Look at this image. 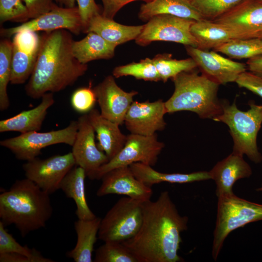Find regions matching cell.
I'll use <instances>...</instances> for the list:
<instances>
[{"instance_id": "obj_37", "label": "cell", "mask_w": 262, "mask_h": 262, "mask_svg": "<svg viewBox=\"0 0 262 262\" xmlns=\"http://www.w3.org/2000/svg\"><path fill=\"white\" fill-rule=\"evenodd\" d=\"M22 0H0V21L24 23L30 19L29 12Z\"/></svg>"}, {"instance_id": "obj_7", "label": "cell", "mask_w": 262, "mask_h": 262, "mask_svg": "<svg viewBox=\"0 0 262 262\" xmlns=\"http://www.w3.org/2000/svg\"><path fill=\"white\" fill-rule=\"evenodd\" d=\"M142 203L128 196L119 199L101 219L98 239L122 243L134 236L142 222Z\"/></svg>"}, {"instance_id": "obj_11", "label": "cell", "mask_w": 262, "mask_h": 262, "mask_svg": "<svg viewBox=\"0 0 262 262\" xmlns=\"http://www.w3.org/2000/svg\"><path fill=\"white\" fill-rule=\"evenodd\" d=\"M75 165L73 155L70 152L44 159L36 157L26 161L22 168L25 178L51 195L60 189L62 180Z\"/></svg>"}, {"instance_id": "obj_1", "label": "cell", "mask_w": 262, "mask_h": 262, "mask_svg": "<svg viewBox=\"0 0 262 262\" xmlns=\"http://www.w3.org/2000/svg\"><path fill=\"white\" fill-rule=\"evenodd\" d=\"M142 207L139 231L122 243L138 262H184L178 251L180 233L188 228V216L179 213L167 191L161 192L155 201L143 202Z\"/></svg>"}, {"instance_id": "obj_8", "label": "cell", "mask_w": 262, "mask_h": 262, "mask_svg": "<svg viewBox=\"0 0 262 262\" xmlns=\"http://www.w3.org/2000/svg\"><path fill=\"white\" fill-rule=\"evenodd\" d=\"M78 128L77 120L71 121L66 128L45 132L32 131L0 142L1 146L10 150L19 160L28 161L37 157L41 150L58 144L72 146Z\"/></svg>"}, {"instance_id": "obj_13", "label": "cell", "mask_w": 262, "mask_h": 262, "mask_svg": "<svg viewBox=\"0 0 262 262\" xmlns=\"http://www.w3.org/2000/svg\"><path fill=\"white\" fill-rule=\"evenodd\" d=\"M77 121L78 128L71 152L76 165L82 168L86 176L93 180L98 169L109 160L95 142V131L87 115L81 116Z\"/></svg>"}, {"instance_id": "obj_33", "label": "cell", "mask_w": 262, "mask_h": 262, "mask_svg": "<svg viewBox=\"0 0 262 262\" xmlns=\"http://www.w3.org/2000/svg\"><path fill=\"white\" fill-rule=\"evenodd\" d=\"M112 74L116 78L131 76L136 79L143 80L145 81H161L153 59L149 58L141 60L138 63L132 62L115 67Z\"/></svg>"}, {"instance_id": "obj_20", "label": "cell", "mask_w": 262, "mask_h": 262, "mask_svg": "<svg viewBox=\"0 0 262 262\" xmlns=\"http://www.w3.org/2000/svg\"><path fill=\"white\" fill-rule=\"evenodd\" d=\"M209 173L215 183V194L218 197L233 194L234 183L239 180L249 178L252 171L243 156L232 152L217 163Z\"/></svg>"}, {"instance_id": "obj_5", "label": "cell", "mask_w": 262, "mask_h": 262, "mask_svg": "<svg viewBox=\"0 0 262 262\" xmlns=\"http://www.w3.org/2000/svg\"><path fill=\"white\" fill-rule=\"evenodd\" d=\"M246 111L238 109L235 102L229 104L222 102V113L213 120L222 122L229 127L233 141L232 152L246 155L255 163L262 161L258 150L257 137L262 124V105L249 103Z\"/></svg>"}, {"instance_id": "obj_16", "label": "cell", "mask_w": 262, "mask_h": 262, "mask_svg": "<svg viewBox=\"0 0 262 262\" xmlns=\"http://www.w3.org/2000/svg\"><path fill=\"white\" fill-rule=\"evenodd\" d=\"M213 21L234 32L243 39L259 37L262 32V1L245 0Z\"/></svg>"}, {"instance_id": "obj_30", "label": "cell", "mask_w": 262, "mask_h": 262, "mask_svg": "<svg viewBox=\"0 0 262 262\" xmlns=\"http://www.w3.org/2000/svg\"><path fill=\"white\" fill-rule=\"evenodd\" d=\"M213 49L231 58L249 59L262 55V39L260 37L235 39Z\"/></svg>"}, {"instance_id": "obj_19", "label": "cell", "mask_w": 262, "mask_h": 262, "mask_svg": "<svg viewBox=\"0 0 262 262\" xmlns=\"http://www.w3.org/2000/svg\"><path fill=\"white\" fill-rule=\"evenodd\" d=\"M96 195L103 196L110 194L125 195L141 202L150 200L151 187L141 182L134 175L129 166L120 167L105 173Z\"/></svg>"}, {"instance_id": "obj_45", "label": "cell", "mask_w": 262, "mask_h": 262, "mask_svg": "<svg viewBox=\"0 0 262 262\" xmlns=\"http://www.w3.org/2000/svg\"><path fill=\"white\" fill-rule=\"evenodd\" d=\"M56 2L60 4L61 6L66 7H73L75 6L76 0H54Z\"/></svg>"}, {"instance_id": "obj_21", "label": "cell", "mask_w": 262, "mask_h": 262, "mask_svg": "<svg viewBox=\"0 0 262 262\" xmlns=\"http://www.w3.org/2000/svg\"><path fill=\"white\" fill-rule=\"evenodd\" d=\"M87 115L96 133L98 148L111 160L123 148L127 135L121 132L119 125L102 116L97 109L93 108Z\"/></svg>"}, {"instance_id": "obj_24", "label": "cell", "mask_w": 262, "mask_h": 262, "mask_svg": "<svg viewBox=\"0 0 262 262\" xmlns=\"http://www.w3.org/2000/svg\"><path fill=\"white\" fill-rule=\"evenodd\" d=\"M136 178L147 186L162 182L188 183L211 179L209 171H202L190 173H165L159 172L152 166L141 163L129 165Z\"/></svg>"}, {"instance_id": "obj_48", "label": "cell", "mask_w": 262, "mask_h": 262, "mask_svg": "<svg viewBox=\"0 0 262 262\" xmlns=\"http://www.w3.org/2000/svg\"><path fill=\"white\" fill-rule=\"evenodd\" d=\"M260 0L262 1V0Z\"/></svg>"}, {"instance_id": "obj_38", "label": "cell", "mask_w": 262, "mask_h": 262, "mask_svg": "<svg viewBox=\"0 0 262 262\" xmlns=\"http://www.w3.org/2000/svg\"><path fill=\"white\" fill-rule=\"evenodd\" d=\"M97 101V97L91 85L77 89L71 97V105L73 109L80 113H89Z\"/></svg>"}, {"instance_id": "obj_22", "label": "cell", "mask_w": 262, "mask_h": 262, "mask_svg": "<svg viewBox=\"0 0 262 262\" xmlns=\"http://www.w3.org/2000/svg\"><path fill=\"white\" fill-rule=\"evenodd\" d=\"M53 93H47L41 98V102L35 107L9 118L0 121V132L16 131L24 133L38 131L48 113V110L54 104Z\"/></svg>"}, {"instance_id": "obj_17", "label": "cell", "mask_w": 262, "mask_h": 262, "mask_svg": "<svg viewBox=\"0 0 262 262\" xmlns=\"http://www.w3.org/2000/svg\"><path fill=\"white\" fill-rule=\"evenodd\" d=\"M167 113L165 102L133 101L126 115L124 124L131 133L151 136L166 126L164 115Z\"/></svg>"}, {"instance_id": "obj_10", "label": "cell", "mask_w": 262, "mask_h": 262, "mask_svg": "<svg viewBox=\"0 0 262 262\" xmlns=\"http://www.w3.org/2000/svg\"><path fill=\"white\" fill-rule=\"evenodd\" d=\"M164 147V144L158 140L156 134L145 136L131 133L127 135L121 150L98 169L94 180H101L107 172L133 163H141L153 166Z\"/></svg>"}, {"instance_id": "obj_42", "label": "cell", "mask_w": 262, "mask_h": 262, "mask_svg": "<svg viewBox=\"0 0 262 262\" xmlns=\"http://www.w3.org/2000/svg\"><path fill=\"white\" fill-rule=\"evenodd\" d=\"M103 4L102 15L113 19L116 13L125 5L136 0H101Z\"/></svg>"}, {"instance_id": "obj_32", "label": "cell", "mask_w": 262, "mask_h": 262, "mask_svg": "<svg viewBox=\"0 0 262 262\" xmlns=\"http://www.w3.org/2000/svg\"><path fill=\"white\" fill-rule=\"evenodd\" d=\"M13 43L8 39L0 42V110H7L10 106L7 86L10 82L12 70Z\"/></svg>"}, {"instance_id": "obj_43", "label": "cell", "mask_w": 262, "mask_h": 262, "mask_svg": "<svg viewBox=\"0 0 262 262\" xmlns=\"http://www.w3.org/2000/svg\"><path fill=\"white\" fill-rule=\"evenodd\" d=\"M0 262H41L35 257L17 253L0 254Z\"/></svg>"}, {"instance_id": "obj_28", "label": "cell", "mask_w": 262, "mask_h": 262, "mask_svg": "<svg viewBox=\"0 0 262 262\" xmlns=\"http://www.w3.org/2000/svg\"><path fill=\"white\" fill-rule=\"evenodd\" d=\"M85 170L76 165L66 175L62 180L61 189L66 196L72 199L76 206V215L79 219L89 220L96 215L89 207L86 200L85 192Z\"/></svg>"}, {"instance_id": "obj_39", "label": "cell", "mask_w": 262, "mask_h": 262, "mask_svg": "<svg viewBox=\"0 0 262 262\" xmlns=\"http://www.w3.org/2000/svg\"><path fill=\"white\" fill-rule=\"evenodd\" d=\"M240 87L245 88L262 97V78L246 71L235 82Z\"/></svg>"}, {"instance_id": "obj_31", "label": "cell", "mask_w": 262, "mask_h": 262, "mask_svg": "<svg viewBox=\"0 0 262 262\" xmlns=\"http://www.w3.org/2000/svg\"><path fill=\"white\" fill-rule=\"evenodd\" d=\"M152 59L161 81L164 82L181 72L192 71L197 67L191 57L177 60L172 58L169 54H162L157 55Z\"/></svg>"}, {"instance_id": "obj_46", "label": "cell", "mask_w": 262, "mask_h": 262, "mask_svg": "<svg viewBox=\"0 0 262 262\" xmlns=\"http://www.w3.org/2000/svg\"><path fill=\"white\" fill-rule=\"evenodd\" d=\"M256 191L258 192H262V183L260 187H259L256 189Z\"/></svg>"}, {"instance_id": "obj_18", "label": "cell", "mask_w": 262, "mask_h": 262, "mask_svg": "<svg viewBox=\"0 0 262 262\" xmlns=\"http://www.w3.org/2000/svg\"><path fill=\"white\" fill-rule=\"evenodd\" d=\"M36 32L23 31L13 38L10 83H24L29 79L34 67L40 46Z\"/></svg>"}, {"instance_id": "obj_2", "label": "cell", "mask_w": 262, "mask_h": 262, "mask_svg": "<svg viewBox=\"0 0 262 262\" xmlns=\"http://www.w3.org/2000/svg\"><path fill=\"white\" fill-rule=\"evenodd\" d=\"M74 39L68 30L45 32L40 36L39 49L33 71L25 86L26 94L36 99L72 85L88 69L72 49Z\"/></svg>"}, {"instance_id": "obj_34", "label": "cell", "mask_w": 262, "mask_h": 262, "mask_svg": "<svg viewBox=\"0 0 262 262\" xmlns=\"http://www.w3.org/2000/svg\"><path fill=\"white\" fill-rule=\"evenodd\" d=\"M95 262H138L136 258L122 243L105 242L96 250Z\"/></svg>"}, {"instance_id": "obj_23", "label": "cell", "mask_w": 262, "mask_h": 262, "mask_svg": "<svg viewBox=\"0 0 262 262\" xmlns=\"http://www.w3.org/2000/svg\"><path fill=\"white\" fill-rule=\"evenodd\" d=\"M143 25L128 26L118 23L113 19L103 16L101 13L90 20L85 33H95L109 43L117 46L135 40L141 33Z\"/></svg>"}, {"instance_id": "obj_44", "label": "cell", "mask_w": 262, "mask_h": 262, "mask_svg": "<svg viewBox=\"0 0 262 262\" xmlns=\"http://www.w3.org/2000/svg\"><path fill=\"white\" fill-rule=\"evenodd\" d=\"M246 64L249 72L262 78V55L248 59Z\"/></svg>"}, {"instance_id": "obj_35", "label": "cell", "mask_w": 262, "mask_h": 262, "mask_svg": "<svg viewBox=\"0 0 262 262\" xmlns=\"http://www.w3.org/2000/svg\"><path fill=\"white\" fill-rule=\"evenodd\" d=\"M5 226L0 221V254L17 253L38 259L41 262H53V260L44 257L35 248H30L27 246L20 244L5 229Z\"/></svg>"}, {"instance_id": "obj_15", "label": "cell", "mask_w": 262, "mask_h": 262, "mask_svg": "<svg viewBox=\"0 0 262 262\" xmlns=\"http://www.w3.org/2000/svg\"><path fill=\"white\" fill-rule=\"evenodd\" d=\"M187 53L202 73L219 84L235 82L246 70V66L222 56L217 53L186 46Z\"/></svg>"}, {"instance_id": "obj_25", "label": "cell", "mask_w": 262, "mask_h": 262, "mask_svg": "<svg viewBox=\"0 0 262 262\" xmlns=\"http://www.w3.org/2000/svg\"><path fill=\"white\" fill-rule=\"evenodd\" d=\"M170 15L194 21L203 19L190 0H148L141 5L138 17L147 21L159 15Z\"/></svg>"}, {"instance_id": "obj_40", "label": "cell", "mask_w": 262, "mask_h": 262, "mask_svg": "<svg viewBox=\"0 0 262 262\" xmlns=\"http://www.w3.org/2000/svg\"><path fill=\"white\" fill-rule=\"evenodd\" d=\"M82 18L83 26V33H85L91 19L95 15L100 14L98 6L95 0H76Z\"/></svg>"}, {"instance_id": "obj_9", "label": "cell", "mask_w": 262, "mask_h": 262, "mask_svg": "<svg viewBox=\"0 0 262 262\" xmlns=\"http://www.w3.org/2000/svg\"><path fill=\"white\" fill-rule=\"evenodd\" d=\"M195 21L170 15L154 16L144 25L135 43L146 46L153 41H168L197 48L196 41L191 32Z\"/></svg>"}, {"instance_id": "obj_14", "label": "cell", "mask_w": 262, "mask_h": 262, "mask_svg": "<svg viewBox=\"0 0 262 262\" xmlns=\"http://www.w3.org/2000/svg\"><path fill=\"white\" fill-rule=\"evenodd\" d=\"M101 115L121 125L124 123L127 113L133 102L136 91L126 92L118 86L113 75H108L93 88Z\"/></svg>"}, {"instance_id": "obj_29", "label": "cell", "mask_w": 262, "mask_h": 262, "mask_svg": "<svg viewBox=\"0 0 262 262\" xmlns=\"http://www.w3.org/2000/svg\"><path fill=\"white\" fill-rule=\"evenodd\" d=\"M116 47L94 32L88 33L87 35L80 40H74L72 44L75 57L83 64L94 60L112 58Z\"/></svg>"}, {"instance_id": "obj_27", "label": "cell", "mask_w": 262, "mask_h": 262, "mask_svg": "<svg viewBox=\"0 0 262 262\" xmlns=\"http://www.w3.org/2000/svg\"><path fill=\"white\" fill-rule=\"evenodd\" d=\"M198 48L207 50L214 49L224 43L242 37L224 25L213 20L202 19L195 21L191 27Z\"/></svg>"}, {"instance_id": "obj_47", "label": "cell", "mask_w": 262, "mask_h": 262, "mask_svg": "<svg viewBox=\"0 0 262 262\" xmlns=\"http://www.w3.org/2000/svg\"><path fill=\"white\" fill-rule=\"evenodd\" d=\"M259 37L262 39V32L261 33Z\"/></svg>"}, {"instance_id": "obj_26", "label": "cell", "mask_w": 262, "mask_h": 262, "mask_svg": "<svg viewBox=\"0 0 262 262\" xmlns=\"http://www.w3.org/2000/svg\"><path fill=\"white\" fill-rule=\"evenodd\" d=\"M101 218L78 219L74 223L77 240L74 247L66 253L67 257L76 262H92L94 245L98 238Z\"/></svg>"}, {"instance_id": "obj_41", "label": "cell", "mask_w": 262, "mask_h": 262, "mask_svg": "<svg viewBox=\"0 0 262 262\" xmlns=\"http://www.w3.org/2000/svg\"><path fill=\"white\" fill-rule=\"evenodd\" d=\"M29 12L30 17L35 18L50 11L56 4L54 0H22Z\"/></svg>"}, {"instance_id": "obj_3", "label": "cell", "mask_w": 262, "mask_h": 262, "mask_svg": "<svg viewBox=\"0 0 262 262\" xmlns=\"http://www.w3.org/2000/svg\"><path fill=\"white\" fill-rule=\"evenodd\" d=\"M50 195L26 178L17 180L0 194V218L13 225L22 237L44 228L53 213Z\"/></svg>"}, {"instance_id": "obj_12", "label": "cell", "mask_w": 262, "mask_h": 262, "mask_svg": "<svg viewBox=\"0 0 262 262\" xmlns=\"http://www.w3.org/2000/svg\"><path fill=\"white\" fill-rule=\"evenodd\" d=\"M60 29L68 30L76 35L83 32V26L77 6L66 7L56 4L50 11L18 26L1 28L0 33L2 36L10 37L23 31L49 32Z\"/></svg>"}, {"instance_id": "obj_36", "label": "cell", "mask_w": 262, "mask_h": 262, "mask_svg": "<svg viewBox=\"0 0 262 262\" xmlns=\"http://www.w3.org/2000/svg\"><path fill=\"white\" fill-rule=\"evenodd\" d=\"M203 18L213 20L245 0H190Z\"/></svg>"}, {"instance_id": "obj_6", "label": "cell", "mask_w": 262, "mask_h": 262, "mask_svg": "<svg viewBox=\"0 0 262 262\" xmlns=\"http://www.w3.org/2000/svg\"><path fill=\"white\" fill-rule=\"evenodd\" d=\"M212 255L216 261L224 243L232 231L262 220V204L251 202L234 193L218 197Z\"/></svg>"}, {"instance_id": "obj_4", "label": "cell", "mask_w": 262, "mask_h": 262, "mask_svg": "<svg viewBox=\"0 0 262 262\" xmlns=\"http://www.w3.org/2000/svg\"><path fill=\"white\" fill-rule=\"evenodd\" d=\"M171 80L175 89L165 102L167 113L188 111L213 119L222 113V102L217 98L219 84L204 74L184 71Z\"/></svg>"}]
</instances>
